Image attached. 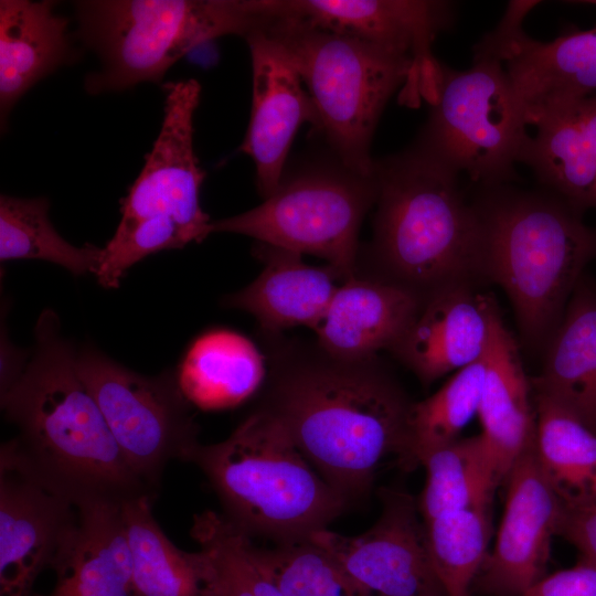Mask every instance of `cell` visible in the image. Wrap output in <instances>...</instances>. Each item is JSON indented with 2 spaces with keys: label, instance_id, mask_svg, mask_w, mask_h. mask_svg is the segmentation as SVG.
<instances>
[{
  "label": "cell",
  "instance_id": "obj_1",
  "mask_svg": "<svg viewBox=\"0 0 596 596\" xmlns=\"http://www.w3.org/2000/svg\"><path fill=\"white\" fill-rule=\"evenodd\" d=\"M268 373L255 408L288 434L349 502L389 457L404 469L413 402L377 355L344 359L317 341L262 333Z\"/></svg>",
  "mask_w": 596,
  "mask_h": 596
},
{
  "label": "cell",
  "instance_id": "obj_2",
  "mask_svg": "<svg viewBox=\"0 0 596 596\" xmlns=\"http://www.w3.org/2000/svg\"><path fill=\"white\" fill-rule=\"evenodd\" d=\"M34 338L23 373L0 395L6 418L18 429L2 444L0 456L76 508L124 504L143 496L155 500L127 464L81 379L77 351L62 337L55 312L41 313Z\"/></svg>",
  "mask_w": 596,
  "mask_h": 596
},
{
  "label": "cell",
  "instance_id": "obj_3",
  "mask_svg": "<svg viewBox=\"0 0 596 596\" xmlns=\"http://www.w3.org/2000/svg\"><path fill=\"white\" fill-rule=\"evenodd\" d=\"M372 240L360 246L355 276L398 286L424 302L447 287L483 279L485 234L459 175L413 146L375 160Z\"/></svg>",
  "mask_w": 596,
  "mask_h": 596
},
{
  "label": "cell",
  "instance_id": "obj_4",
  "mask_svg": "<svg viewBox=\"0 0 596 596\" xmlns=\"http://www.w3.org/2000/svg\"><path fill=\"white\" fill-rule=\"evenodd\" d=\"M480 189L483 279L504 290L524 344L544 348L596 260V226L546 190Z\"/></svg>",
  "mask_w": 596,
  "mask_h": 596
},
{
  "label": "cell",
  "instance_id": "obj_5",
  "mask_svg": "<svg viewBox=\"0 0 596 596\" xmlns=\"http://www.w3.org/2000/svg\"><path fill=\"white\" fill-rule=\"evenodd\" d=\"M189 462L204 473L222 514L252 539L309 540L350 505L283 427L257 408L226 439L200 443Z\"/></svg>",
  "mask_w": 596,
  "mask_h": 596
},
{
  "label": "cell",
  "instance_id": "obj_6",
  "mask_svg": "<svg viewBox=\"0 0 596 596\" xmlns=\"http://www.w3.org/2000/svg\"><path fill=\"white\" fill-rule=\"evenodd\" d=\"M254 29L272 39L298 72L317 114L315 130L332 155L359 173L373 174V132L390 97L408 82L411 58L298 22L260 19Z\"/></svg>",
  "mask_w": 596,
  "mask_h": 596
},
{
  "label": "cell",
  "instance_id": "obj_7",
  "mask_svg": "<svg viewBox=\"0 0 596 596\" xmlns=\"http://www.w3.org/2000/svg\"><path fill=\"white\" fill-rule=\"evenodd\" d=\"M163 91L160 132L121 202L115 234L102 248L96 276L105 288H117L126 270L146 256L212 234V221L200 204L205 172L193 147L200 84L194 79L172 82Z\"/></svg>",
  "mask_w": 596,
  "mask_h": 596
},
{
  "label": "cell",
  "instance_id": "obj_8",
  "mask_svg": "<svg viewBox=\"0 0 596 596\" xmlns=\"http://www.w3.org/2000/svg\"><path fill=\"white\" fill-rule=\"evenodd\" d=\"M78 34L100 60L85 79L89 94L159 83L190 50L256 24L249 0H84Z\"/></svg>",
  "mask_w": 596,
  "mask_h": 596
},
{
  "label": "cell",
  "instance_id": "obj_9",
  "mask_svg": "<svg viewBox=\"0 0 596 596\" xmlns=\"http://www.w3.org/2000/svg\"><path fill=\"white\" fill-rule=\"evenodd\" d=\"M419 137V152L480 188L505 185L519 175L530 135L524 110L502 61L476 44L466 71L441 65L436 100Z\"/></svg>",
  "mask_w": 596,
  "mask_h": 596
},
{
  "label": "cell",
  "instance_id": "obj_10",
  "mask_svg": "<svg viewBox=\"0 0 596 596\" xmlns=\"http://www.w3.org/2000/svg\"><path fill=\"white\" fill-rule=\"evenodd\" d=\"M377 198V180L337 157L284 173L276 191L241 214L212 221L227 232L327 260L343 281L355 276L359 231Z\"/></svg>",
  "mask_w": 596,
  "mask_h": 596
},
{
  "label": "cell",
  "instance_id": "obj_11",
  "mask_svg": "<svg viewBox=\"0 0 596 596\" xmlns=\"http://www.w3.org/2000/svg\"><path fill=\"white\" fill-rule=\"evenodd\" d=\"M76 365L127 464L157 496L168 464L189 462L200 444L175 374L141 375L94 347L77 351Z\"/></svg>",
  "mask_w": 596,
  "mask_h": 596
},
{
  "label": "cell",
  "instance_id": "obj_12",
  "mask_svg": "<svg viewBox=\"0 0 596 596\" xmlns=\"http://www.w3.org/2000/svg\"><path fill=\"white\" fill-rule=\"evenodd\" d=\"M259 19L284 20L356 38L411 58L412 75L400 100L434 103L441 64L433 55L437 34L454 22L448 1L426 0H253Z\"/></svg>",
  "mask_w": 596,
  "mask_h": 596
},
{
  "label": "cell",
  "instance_id": "obj_13",
  "mask_svg": "<svg viewBox=\"0 0 596 596\" xmlns=\"http://www.w3.org/2000/svg\"><path fill=\"white\" fill-rule=\"evenodd\" d=\"M380 499L381 514L365 532L348 536L324 529L311 539L366 596H446L429 558L417 500L387 488Z\"/></svg>",
  "mask_w": 596,
  "mask_h": 596
},
{
  "label": "cell",
  "instance_id": "obj_14",
  "mask_svg": "<svg viewBox=\"0 0 596 596\" xmlns=\"http://www.w3.org/2000/svg\"><path fill=\"white\" fill-rule=\"evenodd\" d=\"M507 499L493 550L479 571L471 594L520 596L547 573L551 542L565 507L544 477L534 441L504 479Z\"/></svg>",
  "mask_w": 596,
  "mask_h": 596
},
{
  "label": "cell",
  "instance_id": "obj_15",
  "mask_svg": "<svg viewBox=\"0 0 596 596\" xmlns=\"http://www.w3.org/2000/svg\"><path fill=\"white\" fill-rule=\"evenodd\" d=\"M77 519V509L0 456V596H33Z\"/></svg>",
  "mask_w": 596,
  "mask_h": 596
},
{
  "label": "cell",
  "instance_id": "obj_16",
  "mask_svg": "<svg viewBox=\"0 0 596 596\" xmlns=\"http://www.w3.org/2000/svg\"><path fill=\"white\" fill-rule=\"evenodd\" d=\"M500 316L496 300L478 285L450 286L423 302L389 351L428 385L482 360Z\"/></svg>",
  "mask_w": 596,
  "mask_h": 596
},
{
  "label": "cell",
  "instance_id": "obj_17",
  "mask_svg": "<svg viewBox=\"0 0 596 596\" xmlns=\"http://www.w3.org/2000/svg\"><path fill=\"white\" fill-rule=\"evenodd\" d=\"M251 51L253 98L241 150L252 158L264 199L278 188L287 155L304 123L317 126L312 100L292 64L263 31L245 35Z\"/></svg>",
  "mask_w": 596,
  "mask_h": 596
},
{
  "label": "cell",
  "instance_id": "obj_18",
  "mask_svg": "<svg viewBox=\"0 0 596 596\" xmlns=\"http://www.w3.org/2000/svg\"><path fill=\"white\" fill-rule=\"evenodd\" d=\"M535 127L521 163L544 190L577 213L596 211V94L550 105L529 121Z\"/></svg>",
  "mask_w": 596,
  "mask_h": 596
},
{
  "label": "cell",
  "instance_id": "obj_19",
  "mask_svg": "<svg viewBox=\"0 0 596 596\" xmlns=\"http://www.w3.org/2000/svg\"><path fill=\"white\" fill-rule=\"evenodd\" d=\"M262 273L245 288L227 295L223 305L252 315L260 333H281L294 327H315L323 318L342 280L330 266H311L301 254L256 243Z\"/></svg>",
  "mask_w": 596,
  "mask_h": 596
},
{
  "label": "cell",
  "instance_id": "obj_20",
  "mask_svg": "<svg viewBox=\"0 0 596 596\" xmlns=\"http://www.w3.org/2000/svg\"><path fill=\"white\" fill-rule=\"evenodd\" d=\"M422 305L418 297L398 286L354 276L338 287L313 329L316 341L340 358L375 356L400 340Z\"/></svg>",
  "mask_w": 596,
  "mask_h": 596
},
{
  "label": "cell",
  "instance_id": "obj_21",
  "mask_svg": "<svg viewBox=\"0 0 596 596\" xmlns=\"http://www.w3.org/2000/svg\"><path fill=\"white\" fill-rule=\"evenodd\" d=\"M121 505L92 502L77 509L50 570V593L33 596H131V557Z\"/></svg>",
  "mask_w": 596,
  "mask_h": 596
},
{
  "label": "cell",
  "instance_id": "obj_22",
  "mask_svg": "<svg viewBox=\"0 0 596 596\" xmlns=\"http://www.w3.org/2000/svg\"><path fill=\"white\" fill-rule=\"evenodd\" d=\"M480 433L500 482L535 438V406L531 380L518 343L498 318L486 355L479 402Z\"/></svg>",
  "mask_w": 596,
  "mask_h": 596
},
{
  "label": "cell",
  "instance_id": "obj_23",
  "mask_svg": "<svg viewBox=\"0 0 596 596\" xmlns=\"http://www.w3.org/2000/svg\"><path fill=\"white\" fill-rule=\"evenodd\" d=\"M534 393L554 401L596 432V283L585 275L545 344Z\"/></svg>",
  "mask_w": 596,
  "mask_h": 596
},
{
  "label": "cell",
  "instance_id": "obj_24",
  "mask_svg": "<svg viewBox=\"0 0 596 596\" xmlns=\"http://www.w3.org/2000/svg\"><path fill=\"white\" fill-rule=\"evenodd\" d=\"M74 57L67 20L52 1H0L1 121L39 81Z\"/></svg>",
  "mask_w": 596,
  "mask_h": 596
},
{
  "label": "cell",
  "instance_id": "obj_25",
  "mask_svg": "<svg viewBox=\"0 0 596 596\" xmlns=\"http://www.w3.org/2000/svg\"><path fill=\"white\" fill-rule=\"evenodd\" d=\"M153 501L143 496L121 505L131 557V596H219L210 555L172 543L152 514Z\"/></svg>",
  "mask_w": 596,
  "mask_h": 596
},
{
  "label": "cell",
  "instance_id": "obj_26",
  "mask_svg": "<svg viewBox=\"0 0 596 596\" xmlns=\"http://www.w3.org/2000/svg\"><path fill=\"white\" fill-rule=\"evenodd\" d=\"M266 363V355L245 336L214 329L191 343L175 376L192 406L221 411L238 406L260 391Z\"/></svg>",
  "mask_w": 596,
  "mask_h": 596
},
{
  "label": "cell",
  "instance_id": "obj_27",
  "mask_svg": "<svg viewBox=\"0 0 596 596\" xmlns=\"http://www.w3.org/2000/svg\"><path fill=\"white\" fill-rule=\"evenodd\" d=\"M534 449L541 470L565 509L596 504V432L534 393Z\"/></svg>",
  "mask_w": 596,
  "mask_h": 596
},
{
  "label": "cell",
  "instance_id": "obj_28",
  "mask_svg": "<svg viewBox=\"0 0 596 596\" xmlns=\"http://www.w3.org/2000/svg\"><path fill=\"white\" fill-rule=\"evenodd\" d=\"M425 486L417 499L422 521L468 508H490L497 477L481 435L458 438L424 455Z\"/></svg>",
  "mask_w": 596,
  "mask_h": 596
},
{
  "label": "cell",
  "instance_id": "obj_29",
  "mask_svg": "<svg viewBox=\"0 0 596 596\" xmlns=\"http://www.w3.org/2000/svg\"><path fill=\"white\" fill-rule=\"evenodd\" d=\"M45 198H0V258L42 259L60 265L74 275L96 274L102 248L77 247L65 241L49 217Z\"/></svg>",
  "mask_w": 596,
  "mask_h": 596
},
{
  "label": "cell",
  "instance_id": "obj_30",
  "mask_svg": "<svg viewBox=\"0 0 596 596\" xmlns=\"http://www.w3.org/2000/svg\"><path fill=\"white\" fill-rule=\"evenodd\" d=\"M486 356L457 372L427 398L413 402L408 421L405 470L419 466L424 455L459 438L478 414Z\"/></svg>",
  "mask_w": 596,
  "mask_h": 596
},
{
  "label": "cell",
  "instance_id": "obj_31",
  "mask_svg": "<svg viewBox=\"0 0 596 596\" xmlns=\"http://www.w3.org/2000/svg\"><path fill=\"white\" fill-rule=\"evenodd\" d=\"M433 568L446 596H470L488 555L490 508H468L423 522Z\"/></svg>",
  "mask_w": 596,
  "mask_h": 596
},
{
  "label": "cell",
  "instance_id": "obj_32",
  "mask_svg": "<svg viewBox=\"0 0 596 596\" xmlns=\"http://www.w3.org/2000/svg\"><path fill=\"white\" fill-rule=\"evenodd\" d=\"M190 533L213 561L219 596H284L260 566L253 539L222 513L195 514Z\"/></svg>",
  "mask_w": 596,
  "mask_h": 596
},
{
  "label": "cell",
  "instance_id": "obj_33",
  "mask_svg": "<svg viewBox=\"0 0 596 596\" xmlns=\"http://www.w3.org/2000/svg\"><path fill=\"white\" fill-rule=\"evenodd\" d=\"M255 554L284 596H366L312 539L272 549L255 545Z\"/></svg>",
  "mask_w": 596,
  "mask_h": 596
},
{
  "label": "cell",
  "instance_id": "obj_34",
  "mask_svg": "<svg viewBox=\"0 0 596 596\" xmlns=\"http://www.w3.org/2000/svg\"><path fill=\"white\" fill-rule=\"evenodd\" d=\"M541 68L547 85L560 95L583 98L596 94V28H571L547 41Z\"/></svg>",
  "mask_w": 596,
  "mask_h": 596
},
{
  "label": "cell",
  "instance_id": "obj_35",
  "mask_svg": "<svg viewBox=\"0 0 596 596\" xmlns=\"http://www.w3.org/2000/svg\"><path fill=\"white\" fill-rule=\"evenodd\" d=\"M520 596H596V564L579 558L573 567L546 574Z\"/></svg>",
  "mask_w": 596,
  "mask_h": 596
},
{
  "label": "cell",
  "instance_id": "obj_36",
  "mask_svg": "<svg viewBox=\"0 0 596 596\" xmlns=\"http://www.w3.org/2000/svg\"><path fill=\"white\" fill-rule=\"evenodd\" d=\"M579 552L582 560L596 564V504L565 509L558 534Z\"/></svg>",
  "mask_w": 596,
  "mask_h": 596
},
{
  "label": "cell",
  "instance_id": "obj_37",
  "mask_svg": "<svg viewBox=\"0 0 596 596\" xmlns=\"http://www.w3.org/2000/svg\"><path fill=\"white\" fill-rule=\"evenodd\" d=\"M30 354L14 344L8 338V333L1 331V369H0V395H3L18 381L23 373Z\"/></svg>",
  "mask_w": 596,
  "mask_h": 596
},
{
  "label": "cell",
  "instance_id": "obj_38",
  "mask_svg": "<svg viewBox=\"0 0 596 596\" xmlns=\"http://www.w3.org/2000/svg\"><path fill=\"white\" fill-rule=\"evenodd\" d=\"M583 3L596 4V1H583Z\"/></svg>",
  "mask_w": 596,
  "mask_h": 596
}]
</instances>
